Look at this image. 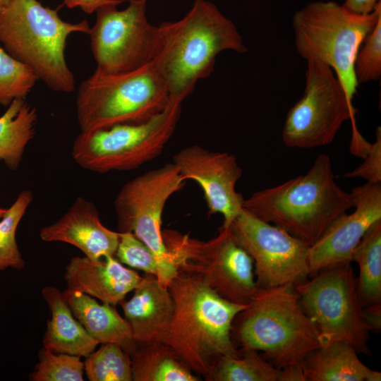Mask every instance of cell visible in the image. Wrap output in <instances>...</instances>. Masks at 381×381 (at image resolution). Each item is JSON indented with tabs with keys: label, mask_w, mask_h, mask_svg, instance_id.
Masks as SVG:
<instances>
[{
	"label": "cell",
	"mask_w": 381,
	"mask_h": 381,
	"mask_svg": "<svg viewBox=\"0 0 381 381\" xmlns=\"http://www.w3.org/2000/svg\"><path fill=\"white\" fill-rule=\"evenodd\" d=\"M279 369L254 349H238L220 357L204 377L207 381H278Z\"/></svg>",
	"instance_id": "484cf974"
},
{
	"label": "cell",
	"mask_w": 381,
	"mask_h": 381,
	"mask_svg": "<svg viewBox=\"0 0 381 381\" xmlns=\"http://www.w3.org/2000/svg\"><path fill=\"white\" fill-rule=\"evenodd\" d=\"M42 295L51 313L43 337V347L56 353L86 357L99 342L73 315L62 292L55 286L42 289Z\"/></svg>",
	"instance_id": "44dd1931"
},
{
	"label": "cell",
	"mask_w": 381,
	"mask_h": 381,
	"mask_svg": "<svg viewBox=\"0 0 381 381\" xmlns=\"http://www.w3.org/2000/svg\"><path fill=\"white\" fill-rule=\"evenodd\" d=\"M168 289L174 310L162 342L205 377L220 357L238 352L231 339L232 323L248 304L225 299L195 275L178 273Z\"/></svg>",
	"instance_id": "7a4b0ae2"
},
{
	"label": "cell",
	"mask_w": 381,
	"mask_h": 381,
	"mask_svg": "<svg viewBox=\"0 0 381 381\" xmlns=\"http://www.w3.org/2000/svg\"><path fill=\"white\" fill-rule=\"evenodd\" d=\"M119 234L115 258L122 264L158 277L159 263L153 252L133 234Z\"/></svg>",
	"instance_id": "1f68e13d"
},
{
	"label": "cell",
	"mask_w": 381,
	"mask_h": 381,
	"mask_svg": "<svg viewBox=\"0 0 381 381\" xmlns=\"http://www.w3.org/2000/svg\"><path fill=\"white\" fill-rule=\"evenodd\" d=\"M107 0L95 11L96 22L90 30V46L97 68L107 73L127 72L151 63L158 40V27L149 23L147 0Z\"/></svg>",
	"instance_id": "4fadbf2b"
},
{
	"label": "cell",
	"mask_w": 381,
	"mask_h": 381,
	"mask_svg": "<svg viewBox=\"0 0 381 381\" xmlns=\"http://www.w3.org/2000/svg\"><path fill=\"white\" fill-rule=\"evenodd\" d=\"M37 80L29 67L0 45V105L8 107L14 99H25Z\"/></svg>",
	"instance_id": "f1b7e54d"
},
{
	"label": "cell",
	"mask_w": 381,
	"mask_h": 381,
	"mask_svg": "<svg viewBox=\"0 0 381 381\" xmlns=\"http://www.w3.org/2000/svg\"><path fill=\"white\" fill-rule=\"evenodd\" d=\"M278 381H306L302 364H291L279 369Z\"/></svg>",
	"instance_id": "e575fe53"
},
{
	"label": "cell",
	"mask_w": 381,
	"mask_h": 381,
	"mask_svg": "<svg viewBox=\"0 0 381 381\" xmlns=\"http://www.w3.org/2000/svg\"><path fill=\"white\" fill-rule=\"evenodd\" d=\"M353 261L359 268L356 291L362 308L381 302V220L367 230L356 248Z\"/></svg>",
	"instance_id": "d4e9b609"
},
{
	"label": "cell",
	"mask_w": 381,
	"mask_h": 381,
	"mask_svg": "<svg viewBox=\"0 0 381 381\" xmlns=\"http://www.w3.org/2000/svg\"><path fill=\"white\" fill-rule=\"evenodd\" d=\"M8 1V0H0V8L4 6Z\"/></svg>",
	"instance_id": "f35d334b"
},
{
	"label": "cell",
	"mask_w": 381,
	"mask_h": 381,
	"mask_svg": "<svg viewBox=\"0 0 381 381\" xmlns=\"http://www.w3.org/2000/svg\"><path fill=\"white\" fill-rule=\"evenodd\" d=\"M380 0H345L342 4L347 9L359 14L371 13Z\"/></svg>",
	"instance_id": "d590c367"
},
{
	"label": "cell",
	"mask_w": 381,
	"mask_h": 381,
	"mask_svg": "<svg viewBox=\"0 0 381 381\" xmlns=\"http://www.w3.org/2000/svg\"><path fill=\"white\" fill-rule=\"evenodd\" d=\"M133 381H200L193 371L167 344H138L131 354Z\"/></svg>",
	"instance_id": "603a6c76"
},
{
	"label": "cell",
	"mask_w": 381,
	"mask_h": 381,
	"mask_svg": "<svg viewBox=\"0 0 381 381\" xmlns=\"http://www.w3.org/2000/svg\"><path fill=\"white\" fill-rule=\"evenodd\" d=\"M169 100L166 84L152 62L127 72L96 69L79 85L77 119L81 132L140 123L162 111Z\"/></svg>",
	"instance_id": "8992f818"
},
{
	"label": "cell",
	"mask_w": 381,
	"mask_h": 381,
	"mask_svg": "<svg viewBox=\"0 0 381 381\" xmlns=\"http://www.w3.org/2000/svg\"><path fill=\"white\" fill-rule=\"evenodd\" d=\"M294 289L301 305L313 322L321 345L343 341L358 353L370 356V330L356 291L351 263L324 269L298 283Z\"/></svg>",
	"instance_id": "30bf717a"
},
{
	"label": "cell",
	"mask_w": 381,
	"mask_h": 381,
	"mask_svg": "<svg viewBox=\"0 0 381 381\" xmlns=\"http://www.w3.org/2000/svg\"><path fill=\"white\" fill-rule=\"evenodd\" d=\"M167 250L178 273L195 275L231 302L248 305L255 294L253 261L236 241L230 227L207 241L176 230H162Z\"/></svg>",
	"instance_id": "9c48e42d"
},
{
	"label": "cell",
	"mask_w": 381,
	"mask_h": 381,
	"mask_svg": "<svg viewBox=\"0 0 381 381\" xmlns=\"http://www.w3.org/2000/svg\"><path fill=\"white\" fill-rule=\"evenodd\" d=\"M381 18V1L370 13H354L335 1L308 4L293 16L295 47L308 60L329 66L352 102L357 92L353 66L366 36Z\"/></svg>",
	"instance_id": "52a82bcc"
},
{
	"label": "cell",
	"mask_w": 381,
	"mask_h": 381,
	"mask_svg": "<svg viewBox=\"0 0 381 381\" xmlns=\"http://www.w3.org/2000/svg\"><path fill=\"white\" fill-rule=\"evenodd\" d=\"M107 0H63L64 4L69 8H80L85 13L91 14Z\"/></svg>",
	"instance_id": "8d00e7d4"
},
{
	"label": "cell",
	"mask_w": 381,
	"mask_h": 381,
	"mask_svg": "<svg viewBox=\"0 0 381 381\" xmlns=\"http://www.w3.org/2000/svg\"><path fill=\"white\" fill-rule=\"evenodd\" d=\"M90 30L86 20L64 21L57 10L37 0H8L0 8V45L56 92L69 93L75 89L74 75L65 58L68 36L88 34Z\"/></svg>",
	"instance_id": "5b68a950"
},
{
	"label": "cell",
	"mask_w": 381,
	"mask_h": 381,
	"mask_svg": "<svg viewBox=\"0 0 381 381\" xmlns=\"http://www.w3.org/2000/svg\"><path fill=\"white\" fill-rule=\"evenodd\" d=\"M356 56L353 70L358 84L381 76V18L366 36Z\"/></svg>",
	"instance_id": "4dcf8cb0"
},
{
	"label": "cell",
	"mask_w": 381,
	"mask_h": 381,
	"mask_svg": "<svg viewBox=\"0 0 381 381\" xmlns=\"http://www.w3.org/2000/svg\"><path fill=\"white\" fill-rule=\"evenodd\" d=\"M302 97L289 109L282 140L292 148H313L331 143L341 126L356 124L357 110L333 70L318 60L307 61Z\"/></svg>",
	"instance_id": "7c38bea8"
},
{
	"label": "cell",
	"mask_w": 381,
	"mask_h": 381,
	"mask_svg": "<svg viewBox=\"0 0 381 381\" xmlns=\"http://www.w3.org/2000/svg\"><path fill=\"white\" fill-rule=\"evenodd\" d=\"M128 301L120 305L138 344L162 341L174 315V301L167 287L157 277L145 274Z\"/></svg>",
	"instance_id": "d6986e66"
},
{
	"label": "cell",
	"mask_w": 381,
	"mask_h": 381,
	"mask_svg": "<svg viewBox=\"0 0 381 381\" xmlns=\"http://www.w3.org/2000/svg\"><path fill=\"white\" fill-rule=\"evenodd\" d=\"M62 294L74 317L99 344H117L130 354L136 349L130 326L114 306L100 304L78 291L67 289Z\"/></svg>",
	"instance_id": "ffe728a7"
},
{
	"label": "cell",
	"mask_w": 381,
	"mask_h": 381,
	"mask_svg": "<svg viewBox=\"0 0 381 381\" xmlns=\"http://www.w3.org/2000/svg\"><path fill=\"white\" fill-rule=\"evenodd\" d=\"M39 362L30 375L32 381H83L84 362L80 357L56 353L45 348L40 350Z\"/></svg>",
	"instance_id": "f546056e"
},
{
	"label": "cell",
	"mask_w": 381,
	"mask_h": 381,
	"mask_svg": "<svg viewBox=\"0 0 381 381\" xmlns=\"http://www.w3.org/2000/svg\"><path fill=\"white\" fill-rule=\"evenodd\" d=\"M375 142L364 157V162L357 168L343 175L346 178H362L370 183H381V128H377Z\"/></svg>",
	"instance_id": "d6a6232c"
},
{
	"label": "cell",
	"mask_w": 381,
	"mask_h": 381,
	"mask_svg": "<svg viewBox=\"0 0 381 381\" xmlns=\"http://www.w3.org/2000/svg\"><path fill=\"white\" fill-rule=\"evenodd\" d=\"M174 162L186 180L202 188L210 214H221L222 227H229L243 210L244 198L236 190L243 170L236 157L226 152L211 151L193 145L174 155Z\"/></svg>",
	"instance_id": "9a60e30c"
},
{
	"label": "cell",
	"mask_w": 381,
	"mask_h": 381,
	"mask_svg": "<svg viewBox=\"0 0 381 381\" xmlns=\"http://www.w3.org/2000/svg\"><path fill=\"white\" fill-rule=\"evenodd\" d=\"M354 207L352 193L335 181L329 157L320 154L309 171L244 199L243 208L313 245L340 214Z\"/></svg>",
	"instance_id": "3957f363"
},
{
	"label": "cell",
	"mask_w": 381,
	"mask_h": 381,
	"mask_svg": "<svg viewBox=\"0 0 381 381\" xmlns=\"http://www.w3.org/2000/svg\"><path fill=\"white\" fill-rule=\"evenodd\" d=\"M40 236L47 242L73 245L97 261L115 255L120 234L104 226L95 204L79 196L56 222L43 227Z\"/></svg>",
	"instance_id": "e0dca14e"
},
{
	"label": "cell",
	"mask_w": 381,
	"mask_h": 381,
	"mask_svg": "<svg viewBox=\"0 0 381 381\" xmlns=\"http://www.w3.org/2000/svg\"><path fill=\"white\" fill-rule=\"evenodd\" d=\"M181 104L170 97L162 111L145 122L80 132L73 144V160L99 174L137 169L162 152L176 130Z\"/></svg>",
	"instance_id": "ba28073f"
},
{
	"label": "cell",
	"mask_w": 381,
	"mask_h": 381,
	"mask_svg": "<svg viewBox=\"0 0 381 381\" xmlns=\"http://www.w3.org/2000/svg\"><path fill=\"white\" fill-rule=\"evenodd\" d=\"M6 210V209L0 208V219H1L4 214H5Z\"/></svg>",
	"instance_id": "74e56055"
},
{
	"label": "cell",
	"mask_w": 381,
	"mask_h": 381,
	"mask_svg": "<svg viewBox=\"0 0 381 381\" xmlns=\"http://www.w3.org/2000/svg\"><path fill=\"white\" fill-rule=\"evenodd\" d=\"M231 339L281 369L301 363L321 343L294 286L258 288L248 306L235 317Z\"/></svg>",
	"instance_id": "277c9868"
},
{
	"label": "cell",
	"mask_w": 381,
	"mask_h": 381,
	"mask_svg": "<svg viewBox=\"0 0 381 381\" xmlns=\"http://www.w3.org/2000/svg\"><path fill=\"white\" fill-rule=\"evenodd\" d=\"M186 181L176 165L168 162L128 181L114 202L118 231L133 234L153 252L159 267L157 279L167 288L178 271L163 241L162 214Z\"/></svg>",
	"instance_id": "8fae6325"
},
{
	"label": "cell",
	"mask_w": 381,
	"mask_h": 381,
	"mask_svg": "<svg viewBox=\"0 0 381 381\" xmlns=\"http://www.w3.org/2000/svg\"><path fill=\"white\" fill-rule=\"evenodd\" d=\"M85 373L90 381H132L131 354L115 343L101 344L85 357Z\"/></svg>",
	"instance_id": "4316f807"
},
{
	"label": "cell",
	"mask_w": 381,
	"mask_h": 381,
	"mask_svg": "<svg viewBox=\"0 0 381 381\" xmlns=\"http://www.w3.org/2000/svg\"><path fill=\"white\" fill-rule=\"evenodd\" d=\"M64 278L68 289L115 306L135 289L142 277L124 267L115 256H107L97 261L76 256L66 266Z\"/></svg>",
	"instance_id": "ac0fdd59"
},
{
	"label": "cell",
	"mask_w": 381,
	"mask_h": 381,
	"mask_svg": "<svg viewBox=\"0 0 381 381\" xmlns=\"http://www.w3.org/2000/svg\"><path fill=\"white\" fill-rule=\"evenodd\" d=\"M7 107L0 116V160L16 170L35 135L37 113L25 99H14Z\"/></svg>",
	"instance_id": "cb8c5ba5"
},
{
	"label": "cell",
	"mask_w": 381,
	"mask_h": 381,
	"mask_svg": "<svg viewBox=\"0 0 381 381\" xmlns=\"http://www.w3.org/2000/svg\"><path fill=\"white\" fill-rule=\"evenodd\" d=\"M229 227L253 261L258 288L294 287L306 279L308 244L243 208Z\"/></svg>",
	"instance_id": "5bb4252c"
},
{
	"label": "cell",
	"mask_w": 381,
	"mask_h": 381,
	"mask_svg": "<svg viewBox=\"0 0 381 381\" xmlns=\"http://www.w3.org/2000/svg\"><path fill=\"white\" fill-rule=\"evenodd\" d=\"M356 209L337 217L307 253L308 276L340 264L351 263L353 253L367 230L381 220V184L367 182L351 191Z\"/></svg>",
	"instance_id": "2e32d148"
},
{
	"label": "cell",
	"mask_w": 381,
	"mask_h": 381,
	"mask_svg": "<svg viewBox=\"0 0 381 381\" xmlns=\"http://www.w3.org/2000/svg\"><path fill=\"white\" fill-rule=\"evenodd\" d=\"M357 353L343 341L321 345L302 362L306 381H380L381 373L363 364Z\"/></svg>",
	"instance_id": "7402d4cb"
},
{
	"label": "cell",
	"mask_w": 381,
	"mask_h": 381,
	"mask_svg": "<svg viewBox=\"0 0 381 381\" xmlns=\"http://www.w3.org/2000/svg\"><path fill=\"white\" fill-rule=\"evenodd\" d=\"M157 27V45L152 63L170 97L181 102L200 80L212 74L219 53L248 51L235 24L207 0H195L183 18Z\"/></svg>",
	"instance_id": "6da1fadb"
},
{
	"label": "cell",
	"mask_w": 381,
	"mask_h": 381,
	"mask_svg": "<svg viewBox=\"0 0 381 381\" xmlns=\"http://www.w3.org/2000/svg\"><path fill=\"white\" fill-rule=\"evenodd\" d=\"M363 313L370 332H380L381 329V302L363 308Z\"/></svg>",
	"instance_id": "836d02e7"
},
{
	"label": "cell",
	"mask_w": 381,
	"mask_h": 381,
	"mask_svg": "<svg viewBox=\"0 0 381 381\" xmlns=\"http://www.w3.org/2000/svg\"><path fill=\"white\" fill-rule=\"evenodd\" d=\"M28 190L21 191L13 205L6 210L0 221V270L13 268L20 270L25 262L19 250L16 234L17 227L32 201Z\"/></svg>",
	"instance_id": "83f0119b"
}]
</instances>
